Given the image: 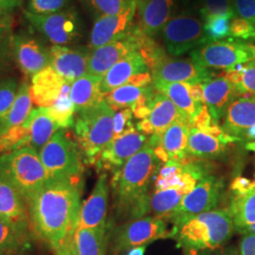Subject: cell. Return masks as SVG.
Returning <instances> with one entry per match:
<instances>
[{"label":"cell","mask_w":255,"mask_h":255,"mask_svg":"<svg viewBox=\"0 0 255 255\" xmlns=\"http://www.w3.org/2000/svg\"><path fill=\"white\" fill-rule=\"evenodd\" d=\"M81 180L47 182L28 205L29 226L52 250L66 243L78 226Z\"/></svg>","instance_id":"obj_1"},{"label":"cell","mask_w":255,"mask_h":255,"mask_svg":"<svg viewBox=\"0 0 255 255\" xmlns=\"http://www.w3.org/2000/svg\"><path fill=\"white\" fill-rule=\"evenodd\" d=\"M160 160L147 143L118 171L110 183L114 207L119 217L129 219L146 217L150 186L159 170Z\"/></svg>","instance_id":"obj_2"},{"label":"cell","mask_w":255,"mask_h":255,"mask_svg":"<svg viewBox=\"0 0 255 255\" xmlns=\"http://www.w3.org/2000/svg\"><path fill=\"white\" fill-rule=\"evenodd\" d=\"M169 237L184 255H197L225 246L235 228L228 209H215L172 221Z\"/></svg>","instance_id":"obj_3"},{"label":"cell","mask_w":255,"mask_h":255,"mask_svg":"<svg viewBox=\"0 0 255 255\" xmlns=\"http://www.w3.org/2000/svg\"><path fill=\"white\" fill-rule=\"evenodd\" d=\"M0 180L12 186L28 205L46 185V169L34 148L21 147L0 156Z\"/></svg>","instance_id":"obj_4"},{"label":"cell","mask_w":255,"mask_h":255,"mask_svg":"<svg viewBox=\"0 0 255 255\" xmlns=\"http://www.w3.org/2000/svg\"><path fill=\"white\" fill-rule=\"evenodd\" d=\"M115 115L116 112L105 101L76 113L74 131L86 163L97 164L102 151L113 140Z\"/></svg>","instance_id":"obj_5"},{"label":"cell","mask_w":255,"mask_h":255,"mask_svg":"<svg viewBox=\"0 0 255 255\" xmlns=\"http://www.w3.org/2000/svg\"><path fill=\"white\" fill-rule=\"evenodd\" d=\"M46 169V182L81 180L83 164L82 153L67 136L65 128L55 133L39 152Z\"/></svg>","instance_id":"obj_6"},{"label":"cell","mask_w":255,"mask_h":255,"mask_svg":"<svg viewBox=\"0 0 255 255\" xmlns=\"http://www.w3.org/2000/svg\"><path fill=\"white\" fill-rule=\"evenodd\" d=\"M24 15L30 26L53 46H74L83 38L84 24L79 11L73 7L47 15H37L24 10Z\"/></svg>","instance_id":"obj_7"},{"label":"cell","mask_w":255,"mask_h":255,"mask_svg":"<svg viewBox=\"0 0 255 255\" xmlns=\"http://www.w3.org/2000/svg\"><path fill=\"white\" fill-rule=\"evenodd\" d=\"M166 237H169V232L164 219L153 216L130 219L114 229L109 237L111 252L120 255Z\"/></svg>","instance_id":"obj_8"},{"label":"cell","mask_w":255,"mask_h":255,"mask_svg":"<svg viewBox=\"0 0 255 255\" xmlns=\"http://www.w3.org/2000/svg\"><path fill=\"white\" fill-rule=\"evenodd\" d=\"M191 58L203 68L228 70L255 60V46L239 40H220L194 49Z\"/></svg>","instance_id":"obj_9"},{"label":"cell","mask_w":255,"mask_h":255,"mask_svg":"<svg viewBox=\"0 0 255 255\" xmlns=\"http://www.w3.org/2000/svg\"><path fill=\"white\" fill-rule=\"evenodd\" d=\"M161 32L166 50L172 56L184 54L207 44L202 22L190 12L174 15Z\"/></svg>","instance_id":"obj_10"},{"label":"cell","mask_w":255,"mask_h":255,"mask_svg":"<svg viewBox=\"0 0 255 255\" xmlns=\"http://www.w3.org/2000/svg\"><path fill=\"white\" fill-rule=\"evenodd\" d=\"M225 183L222 178L206 175L197 182L196 186L181 201L168 220L198 215L217 209L224 191Z\"/></svg>","instance_id":"obj_11"},{"label":"cell","mask_w":255,"mask_h":255,"mask_svg":"<svg viewBox=\"0 0 255 255\" xmlns=\"http://www.w3.org/2000/svg\"><path fill=\"white\" fill-rule=\"evenodd\" d=\"M13 62L28 78L34 77L50 65V48L32 34L20 31L10 36Z\"/></svg>","instance_id":"obj_12"},{"label":"cell","mask_w":255,"mask_h":255,"mask_svg":"<svg viewBox=\"0 0 255 255\" xmlns=\"http://www.w3.org/2000/svg\"><path fill=\"white\" fill-rule=\"evenodd\" d=\"M143 34L144 32L137 24L126 36L91 50L87 74L102 79L120 60L132 52L139 51Z\"/></svg>","instance_id":"obj_13"},{"label":"cell","mask_w":255,"mask_h":255,"mask_svg":"<svg viewBox=\"0 0 255 255\" xmlns=\"http://www.w3.org/2000/svg\"><path fill=\"white\" fill-rule=\"evenodd\" d=\"M191 127L188 121L176 122L163 132L148 137L146 143L160 161L184 163L188 158L187 145Z\"/></svg>","instance_id":"obj_14"},{"label":"cell","mask_w":255,"mask_h":255,"mask_svg":"<svg viewBox=\"0 0 255 255\" xmlns=\"http://www.w3.org/2000/svg\"><path fill=\"white\" fill-rule=\"evenodd\" d=\"M153 83L184 82L204 83L212 79L208 69L195 64L192 60L172 59L167 55L150 70Z\"/></svg>","instance_id":"obj_15"},{"label":"cell","mask_w":255,"mask_h":255,"mask_svg":"<svg viewBox=\"0 0 255 255\" xmlns=\"http://www.w3.org/2000/svg\"><path fill=\"white\" fill-rule=\"evenodd\" d=\"M148 137L134 127L126 132L113 138L109 145L102 151L97 164L101 169L118 171L128 161L146 145Z\"/></svg>","instance_id":"obj_16"},{"label":"cell","mask_w":255,"mask_h":255,"mask_svg":"<svg viewBox=\"0 0 255 255\" xmlns=\"http://www.w3.org/2000/svg\"><path fill=\"white\" fill-rule=\"evenodd\" d=\"M136 8V1L133 0L123 12L96 19L92 27L88 47L93 50L128 34L136 25L133 22Z\"/></svg>","instance_id":"obj_17"},{"label":"cell","mask_w":255,"mask_h":255,"mask_svg":"<svg viewBox=\"0 0 255 255\" xmlns=\"http://www.w3.org/2000/svg\"><path fill=\"white\" fill-rule=\"evenodd\" d=\"M149 107L150 113L148 117L137 123V129L146 136L159 134L179 121L190 122L172 101L163 93L156 90V88L150 99Z\"/></svg>","instance_id":"obj_18"},{"label":"cell","mask_w":255,"mask_h":255,"mask_svg":"<svg viewBox=\"0 0 255 255\" xmlns=\"http://www.w3.org/2000/svg\"><path fill=\"white\" fill-rule=\"evenodd\" d=\"M91 49L88 46H52L50 66L66 82H75L88 71Z\"/></svg>","instance_id":"obj_19"},{"label":"cell","mask_w":255,"mask_h":255,"mask_svg":"<svg viewBox=\"0 0 255 255\" xmlns=\"http://www.w3.org/2000/svg\"><path fill=\"white\" fill-rule=\"evenodd\" d=\"M108 175L101 173L89 198L82 204L78 226L84 228L107 230V209L109 202Z\"/></svg>","instance_id":"obj_20"},{"label":"cell","mask_w":255,"mask_h":255,"mask_svg":"<svg viewBox=\"0 0 255 255\" xmlns=\"http://www.w3.org/2000/svg\"><path fill=\"white\" fill-rule=\"evenodd\" d=\"M139 27L149 37L162 31L168 20L176 15L180 0H135Z\"/></svg>","instance_id":"obj_21"},{"label":"cell","mask_w":255,"mask_h":255,"mask_svg":"<svg viewBox=\"0 0 255 255\" xmlns=\"http://www.w3.org/2000/svg\"><path fill=\"white\" fill-rule=\"evenodd\" d=\"M203 103L209 111L214 122L219 123L230 105L239 97L236 86L227 78L221 76L202 83Z\"/></svg>","instance_id":"obj_22"},{"label":"cell","mask_w":255,"mask_h":255,"mask_svg":"<svg viewBox=\"0 0 255 255\" xmlns=\"http://www.w3.org/2000/svg\"><path fill=\"white\" fill-rule=\"evenodd\" d=\"M255 125V99L240 97L234 101L222 119L221 128L236 142H241Z\"/></svg>","instance_id":"obj_23"},{"label":"cell","mask_w":255,"mask_h":255,"mask_svg":"<svg viewBox=\"0 0 255 255\" xmlns=\"http://www.w3.org/2000/svg\"><path fill=\"white\" fill-rule=\"evenodd\" d=\"M67 83L50 65L47 66L31 78L32 102L42 108L51 107L61 97Z\"/></svg>","instance_id":"obj_24"},{"label":"cell","mask_w":255,"mask_h":255,"mask_svg":"<svg viewBox=\"0 0 255 255\" xmlns=\"http://www.w3.org/2000/svg\"><path fill=\"white\" fill-rule=\"evenodd\" d=\"M0 218L28 234L29 215L27 203L9 183L0 180Z\"/></svg>","instance_id":"obj_25"},{"label":"cell","mask_w":255,"mask_h":255,"mask_svg":"<svg viewBox=\"0 0 255 255\" xmlns=\"http://www.w3.org/2000/svg\"><path fill=\"white\" fill-rule=\"evenodd\" d=\"M147 71L149 69L140 52H132L120 60L103 76L100 84L101 94L105 97L110 92L126 84L133 76Z\"/></svg>","instance_id":"obj_26"},{"label":"cell","mask_w":255,"mask_h":255,"mask_svg":"<svg viewBox=\"0 0 255 255\" xmlns=\"http://www.w3.org/2000/svg\"><path fill=\"white\" fill-rule=\"evenodd\" d=\"M233 142L236 141L230 136H218L201 128L191 127L187 153L188 156L201 159L222 158Z\"/></svg>","instance_id":"obj_27"},{"label":"cell","mask_w":255,"mask_h":255,"mask_svg":"<svg viewBox=\"0 0 255 255\" xmlns=\"http://www.w3.org/2000/svg\"><path fill=\"white\" fill-rule=\"evenodd\" d=\"M228 211L235 232L242 236L255 233V182L247 191L235 193Z\"/></svg>","instance_id":"obj_28"},{"label":"cell","mask_w":255,"mask_h":255,"mask_svg":"<svg viewBox=\"0 0 255 255\" xmlns=\"http://www.w3.org/2000/svg\"><path fill=\"white\" fill-rule=\"evenodd\" d=\"M65 244L72 255H106L109 237L107 230L77 226Z\"/></svg>","instance_id":"obj_29"},{"label":"cell","mask_w":255,"mask_h":255,"mask_svg":"<svg viewBox=\"0 0 255 255\" xmlns=\"http://www.w3.org/2000/svg\"><path fill=\"white\" fill-rule=\"evenodd\" d=\"M197 182H187L182 185L155 189L150 195L148 213L153 217L168 220L171 214L178 208L182 199L196 186Z\"/></svg>","instance_id":"obj_30"},{"label":"cell","mask_w":255,"mask_h":255,"mask_svg":"<svg viewBox=\"0 0 255 255\" xmlns=\"http://www.w3.org/2000/svg\"><path fill=\"white\" fill-rule=\"evenodd\" d=\"M28 136L25 147H32L39 153L55 133L62 129L60 125L49 115L47 108L32 109L28 119Z\"/></svg>","instance_id":"obj_31"},{"label":"cell","mask_w":255,"mask_h":255,"mask_svg":"<svg viewBox=\"0 0 255 255\" xmlns=\"http://www.w3.org/2000/svg\"><path fill=\"white\" fill-rule=\"evenodd\" d=\"M154 89L153 83L145 87L126 83L110 92L104 97V101L115 112L128 108L132 110L148 105Z\"/></svg>","instance_id":"obj_32"},{"label":"cell","mask_w":255,"mask_h":255,"mask_svg":"<svg viewBox=\"0 0 255 255\" xmlns=\"http://www.w3.org/2000/svg\"><path fill=\"white\" fill-rule=\"evenodd\" d=\"M101 82V78L86 74L71 83L69 96L76 113L94 107L104 101V96L100 90Z\"/></svg>","instance_id":"obj_33"},{"label":"cell","mask_w":255,"mask_h":255,"mask_svg":"<svg viewBox=\"0 0 255 255\" xmlns=\"http://www.w3.org/2000/svg\"><path fill=\"white\" fill-rule=\"evenodd\" d=\"M153 83V82H152ZM153 86L161 93L165 95L182 115L190 122L193 121L203 108V104L198 103L192 99L189 83L175 82V83H153Z\"/></svg>","instance_id":"obj_34"},{"label":"cell","mask_w":255,"mask_h":255,"mask_svg":"<svg viewBox=\"0 0 255 255\" xmlns=\"http://www.w3.org/2000/svg\"><path fill=\"white\" fill-rule=\"evenodd\" d=\"M32 111L30 85L27 81L19 83L18 92L12 106L0 123V137L22 126Z\"/></svg>","instance_id":"obj_35"},{"label":"cell","mask_w":255,"mask_h":255,"mask_svg":"<svg viewBox=\"0 0 255 255\" xmlns=\"http://www.w3.org/2000/svg\"><path fill=\"white\" fill-rule=\"evenodd\" d=\"M223 77L236 86L239 97L255 99V60L225 70Z\"/></svg>","instance_id":"obj_36"},{"label":"cell","mask_w":255,"mask_h":255,"mask_svg":"<svg viewBox=\"0 0 255 255\" xmlns=\"http://www.w3.org/2000/svg\"><path fill=\"white\" fill-rule=\"evenodd\" d=\"M71 83L68 82L64 91L62 93L61 97L58 99V101L55 102L51 107H48L49 115L54 119L55 121L60 125L62 128H68L73 127L75 122V107L73 102L70 99L69 93H70Z\"/></svg>","instance_id":"obj_37"},{"label":"cell","mask_w":255,"mask_h":255,"mask_svg":"<svg viewBox=\"0 0 255 255\" xmlns=\"http://www.w3.org/2000/svg\"><path fill=\"white\" fill-rule=\"evenodd\" d=\"M27 234L15 228L0 218V255L15 254L27 240Z\"/></svg>","instance_id":"obj_38"},{"label":"cell","mask_w":255,"mask_h":255,"mask_svg":"<svg viewBox=\"0 0 255 255\" xmlns=\"http://www.w3.org/2000/svg\"><path fill=\"white\" fill-rule=\"evenodd\" d=\"M96 19L116 15L127 9L133 0H80Z\"/></svg>","instance_id":"obj_39"},{"label":"cell","mask_w":255,"mask_h":255,"mask_svg":"<svg viewBox=\"0 0 255 255\" xmlns=\"http://www.w3.org/2000/svg\"><path fill=\"white\" fill-rule=\"evenodd\" d=\"M231 20V17L224 15H211L203 19V29L207 44L230 37Z\"/></svg>","instance_id":"obj_40"},{"label":"cell","mask_w":255,"mask_h":255,"mask_svg":"<svg viewBox=\"0 0 255 255\" xmlns=\"http://www.w3.org/2000/svg\"><path fill=\"white\" fill-rule=\"evenodd\" d=\"M18 80L14 77L0 79V123L12 106L18 92Z\"/></svg>","instance_id":"obj_41"},{"label":"cell","mask_w":255,"mask_h":255,"mask_svg":"<svg viewBox=\"0 0 255 255\" xmlns=\"http://www.w3.org/2000/svg\"><path fill=\"white\" fill-rule=\"evenodd\" d=\"M202 19L211 15H224L235 18L236 12L233 7V0H201Z\"/></svg>","instance_id":"obj_42"},{"label":"cell","mask_w":255,"mask_h":255,"mask_svg":"<svg viewBox=\"0 0 255 255\" xmlns=\"http://www.w3.org/2000/svg\"><path fill=\"white\" fill-rule=\"evenodd\" d=\"M70 0H28L27 10L37 15H47L68 7Z\"/></svg>","instance_id":"obj_43"},{"label":"cell","mask_w":255,"mask_h":255,"mask_svg":"<svg viewBox=\"0 0 255 255\" xmlns=\"http://www.w3.org/2000/svg\"><path fill=\"white\" fill-rule=\"evenodd\" d=\"M230 37L243 41L255 39V27L247 20L236 16L231 20Z\"/></svg>","instance_id":"obj_44"},{"label":"cell","mask_w":255,"mask_h":255,"mask_svg":"<svg viewBox=\"0 0 255 255\" xmlns=\"http://www.w3.org/2000/svg\"><path fill=\"white\" fill-rule=\"evenodd\" d=\"M13 58L10 46V36L0 38V79H3L4 75L9 73L12 67Z\"/></svg>","instance_id":"obj_45"},{"label":"cell","mask_w":255,"mask_h":255,"mask_svg":"<svg viewBox=\"0 0 255 255\" xmlns=\"http://www.w3.org/2000/svg\"><path fill=\"white\" fill-rule=\"evenodd\" d=\"M132 116V111L129 108L120 110L116 113L114 119V138L123 134L130 128L134 127L131 122Z\"/></svg>","instance_id":"obj_46"},{"label":"cell","mask_w":255,"mask_h":255,"mask_svg":"<svg viewBox=\"0 0 255 255\" xmlns=\"http://www.w3.org/2000/svg\"><path fill=\"white\" fill-rule=\"evenodd\" d=\"M237 17L245 19L255 27V0H233Z\"/></svg>","instance_id":"obj_47"},{"label":"cell","mask_w":255,"mask_h":255,"mask_svg":"<svg viewBox=\"0 0 255 255\" xmlns=\"http://www.w3.org/2000/svg\"><path fill=\"white\" fill-rule=\"evenodd\" d=\"M14 19L11 12L0 9V38H6L12 35Z\"/></svg>","instance_id":"obj_48"},{"label":"cell","mask_w":255,"mask_h":255,"mask_svg":"<svg viewBox=\"0 0 255 255\" xmlns=\"http://www.w3.org/2000/svg\"><path fill=\"white\" fill-rule=\"evenodd\" d=\"M238 251L240 255H255V233L243 236Z\"/></svg>","instance_id":"obj_49"},{"label":"cell","mask_w":255,"mask_h":255,"mask_svg":"<svg viewBox=\"0 0 255 255\" xmlns=\"http://www.w3.org/2000/svg\"><path fill=\"white\" fill-rule=\"evenodd\" d=\"M254 183L255 182L249 181L246 178L238 177L232 184V190L235 193H242V192L247 191L249 188H251L254 185Z\"/></svg>","instance_id":"obj_50"},{"label":"cell","mask_w":255,"mask_h":255,"mask_svg":"<svg viewBox=\"0 0 255 255\" xmlns=\"http://www.w3.org/2000/svg\"><path fill=\"white\" fill-rule=\"evenodd\" d=\"M197 255H240L239 251L235 247H229V248H220L213 251L202 252Z\"/></svg>","instance_id":"obj_51"},{"label":"cell","mask_w":255,"mask_h":255,"mask_svg":"<svg viewBox=\"0 0 255 255\" xmlns=\"http://www.w3.org/2000/svg\"><path fill=\"white\" fill-rule=\"evenodd\" d=\"M241 142L244 144L246 149L255 152V125L247 131Z\"/></svg>","instance_id":"obj_52"},{"label":"cell","mask_w":255,"mask_h":255,"mask_svg":"<svg viewBox=\"0 0 255 255\" xmlns=\"http://www.w3.org/2000/svg\"><path fill=\"white\" fill-rule=\"evenodd\" d=\"M190 94H191L192 99L198 103L203 104V87L202 83H198V84H191L190 86Z\"/></svg>","instance_id":"obj_53"},{"label":"cell","mask_w":255,"mask_h":255,"mask_svg":"<svg viewBox=\"0 0 255 255\" xmlns=\"http://www.w3.org/2000/svg\"><path fill=\"white\" fill-rule=\"evenodd\" d=\"M16 7L11 2V0H0V9L7 11V12H12V10Z\"/></svg>","instance_id":"obj_54"},{"label":"cell","mask_w":255,"mask_h":255,"mask_svg":"<svg viewBox=\"0 0 255 255\" xmlns=\"http://www.w3.org/2000/svg\"><path fill=\"white\" fill-rule=\"evenodd\" d=\"M53 252H54L55 255H72L65 243L54 249Z\"/></svg>","instance_id":"obj_55"},{"label":"cell","mask_w":255,"mask_h":255,"mask_svg":"<svg viewBox=\"0 0 255 255\" xmlns=\"http://www.w3.org/2000/svg\"><path fill=\"white\" fill-rule=\"evenodd\" d=\"M146 246H140L133 248L128 252L127 255H144L146 253Z\"/></svg>","instance_id":"obj_56"},{"label":"cell","mask_w":255,"mask_h":255,"mask_svg":"<svg viewBox=\"0 0 255 255\" xmlns=\"http://www.w3.org/2000/svg\"><path fill=\"white\" fill-rule=\"evenodd\" d=\"M22 1L23 0H11V2L14 4L15 7H18L21 4H22Z\"/></svg>","instance_id":"obj_57"}]
</instances>
